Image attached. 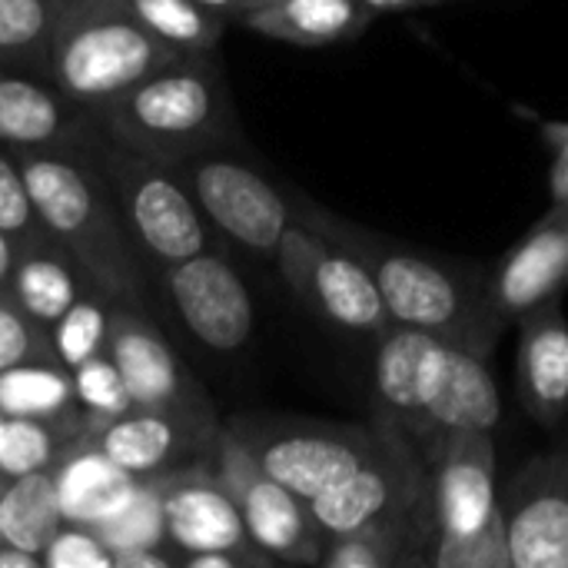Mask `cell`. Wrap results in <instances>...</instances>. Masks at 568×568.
<instances>
[{
    "label": "cell",
    "mask_w": 568,
    "mask_h": 568,
    "mask_svg": "<svg viewBox=\"0 0 568 568\" xmlns=\"http://www.w3.org/2000/svg\"><path fill=\"white\" fill-rule=\"evenodd\" d=\"M568 286V206L552 210L503 256L486 280L493 316L509 326Z\"/></svg>",
    "instance_id": "obj_19"
},
{
    "label": "cell",
    "mask_w": 568,
    "mask_h": 568,
    "mask_svg": "<svg viewBox=\"0 0 568 568\" xmlns=\"http://www.w3.org/2000/svg\"><path fill=\"white\" fill-rule=\"evenodd\" d=\"M136 20L176 53H216L226 17L213 13L200 0H126Z\"/></svg>",
    "instance_id": "obj_28"
},
{
    "label": "cell",
    "mask_w": 568,
    "mask_h": 568,
    "mask_svg": "<svg viewBox=\"0 0 568 568\" xmlns=\"http://www.w3.org/2000/svg\"><path fill=\"white\" fill-rule=\"evenodd\" d=\"M97 160L143 260L163 270L210 250L206 216L173 163L120 150L106 140L97 146Z\"/></svg>",
    "instance_id": "obj_6"
},
{
    "label": "cell",
    "mask_w": 568,
    "mask_h": 568,
    "mask_svg": "<svg viewBox=\"0 0 568 568\" xmlns=\"http://www.w3.org/2000/svg\"><path fill=\"white\" fill-rule=\"evenodd\" d=\"M97 116L106 143L163 163L226 150L236 140V110L213 53L176 57L100 106Z\"/></svg>",
    "instance_id": "obj_4"
},
{
    "label": "cell",
    "mask_w": 568,
    "mask_h": 568,
    "mask_svg": "<svg viewBox=\"0 0 568 568\" xmlns=\"http://www.w3.org/2000/svg\"><path fill=\"white\" fill-rule=\"evenodd\" d=\"M30 359H57L50 346V329L30 320L23 306L7 290H0V369Z\"/></svg>",
    "instance_id": "obj_32"
},
{
    "label": "cell",
    "mask_w": 568,
    "mask_h": 568,
    "mask_svg": "<svg viewBox=\"0 0 568 568\" xmlns=\"http://www.w3.org/2000/svg\"><path fill=\"white\" fill-rule=\"evenodd\" d=\"M73 376V396L80 413L93 423V429L106 419L123 416L126 409H133V399L126 393V383L116 369V363L110 359V353L90 356L80 366L70 369Z\"/></svg>",
    "instance_id": "obj_31"
},
{
    "label": "cell",
    "mask_w": 568,
    "mask_h": 568,
    "mask_svg": "<svg viewBox=\"0 0 568 568\" xmlns=\"http://www.w3.org/2000/svg\"><path fill=\"white\" fill-rule=\"evenodd\" d=\"M200 3L210 7L213 13L226 17V20H240V17L253 7V0H200Z\"/></svg>",
    "instance_id": "obj_41"
},
{
    "label": "cell",
    "mask_w": 568,
    "mask_h": 568,
    "mask_svg": "<svg viewBox=\"0 0 568 568\" xmlns=\"http://www.w3.org/2000/svg\"><path fill=\"white\" fill-rule=\"evenodd\" d=\"M429 476H433V496L439 516L436 552H443L476 536L499 509L493 429L449 433L436 459L429 463Z\"/></svg>",
    "instance_id": "obj_17"
},
{
    "label": "cell",
    "mask_w": 568,
    "mask_h": 568,
    "mask_svg": "<svg viewBox=\"0 0 568 568\" xmlns=\"http://www.w3.org/2000/svg\"><path fill=\"white\" fill-rule=\"evenodd\" d=\"M77 409L73 376L57 359H30L0 369V413L60 419Z\"/></svg>",
    "instance_id": "obj_26"
},
{
    "label": "cell",
    "mask_w": 568,
    "mask_h": 568,
    "mask_svg": "<svg viewBox=\"0 0 568 568\" xmlns=\"http://www.w3.org/2000/svg\"><path fill=\"white\" fill-rule=\"evenodd\" d=\"M516 568H568V453L529 459L499 493Z\"/></svg>",
    "instance_id": "obj_14"
},
{
    "label": "cell",
    "mask_w": 568,
    "mask_h": 568,
    "mask_svg": "<svg viewBox=\"0 0 568 568\" xmlns=\"http://www.w3.org/2000/svg\"><path fill=\"white\" fill-rule=\"evenodd\" d=\"M43 233L63 246L106 293L123 303L143 296V263L116 210L93 150L17 153Z\"/></svg>",
    "instance_id": "obj_3"
},
{
    "label": "cell",
    "mask_w": 568,
    "mask_h": 568,
    "mask_svg": "<svg viewBox=\"0 0 568 568\" xmlns=\"http://www.w3.org/2000/svg\"><path fill=\"white\" fill-rule=\"evenodd\" d=\"M63 526L50 469L10 476L0 486V542L27 552H43Z\"/></svg>",
    "instance_id": "obj_25"
},
{
    "label": "cell",
    "mask_w": 568,
    "mask_h": 568,
    "mask_svg": "<svg viewBox=\"0 0 568 568\" xmlns=\"http://www.w3.org/2000/svg\"><path fill=\"white\" fill-rule=\"evenodd\" d=\"M366 7H373L376 13H403V10H426L446 0H363Z\"/></svg>",
    "instance_id": "obj_40"
},
{
    "label": "cell",
    "mask_w": 568,
    "mask_h": 568,
    "mask_svg": "<svg viewBox=\"0 0 568 568\" xmlns=\"http://www.w3.org/2000/svg\"><path fill=\"white\" fill-rule=\"evenodd\" d=\"M3 419H7V416H3V413H0V429H3Z\"/></svg>",
    "instance_id": "obj_44"
},
{
    "label": "cell",
    "mask_w": 568,
    "mask_h": 568,
    "mask_svg": "<svg viewBox=\"0 0 568 568\" xmlns=\"http://www.w3.org/2000/svg\"><path fill=\"white\" fill-rule=\"evenodd\" d=\"M559 446H562V449H566V453H568V436H566V439H562V443H559Z\"/></svg>",
    "instance_id": "obj_43"
},
{
    "label": "cell",
    "mask_w": 568,
    "mask_h": 568,
    "mask_svg": "<svg viewBox=\"0 0 568 568\" xmlns=\"http://www.w3.org/2000/svg\"><path fill=\"white\" fill-rule=\"evenodd\" d=\"M93 286L100 283L47 233L30 243H17L7 293L43 329H50Z\"/></svg>",
    "instance_id": "obj_23"
},
{
    "label": "cell",
    "mask_w": 568,
    "mask_h": 568,
    "mask_svg": "<svg viewBox=\"0 0 568 568\" xmlns=\"http://www.w3.org/2000/svg\"><path fill=\"white\" fill-rule=\"evenodd\" d=\"M57 503L63 523L97 529L106 516H113L133 493L136 479L123 466H116L97 443L93 433L80 436L63 449V456L50 469Z\"/></svg>",
    "instance_id": "obj_22"
},
{
    "label": "cell",
    "mask_w": 568,
    "mask_h": 568,
    "mask_svg": "<svg viewBox=\"0 0 568 568\" xmlns=\"http://www.w3.org/2000/svg\"><path fill=\"white\" fill-rule=\"evenodd\" d=\"M436 539H439L436 496L426 493L406 509L376 516L349 532L329 536L320 568L433 566Z\"/></svg>",
    "instance_id": "obj_20"
},
{
    "label": "cell",
    "mask_w": 568,
    "mask_h": 568,
    "mask_svg": "<svg viewBox=\"0 0 568 568\" xmlns=\"http://www.w3.org/2000/svg\"><path fill=\"white\" fill-rule=\"evenodd\" d=\"M106 353L116 363L133 406H163L213 416L203 389L193 383L166 336L140 313L136 303H116Z\"/></svg>",
    "instance_id": "obj_18"
},
{
    "label": "cell",
    "mask_w": 568,
    "mask_h": 568,
    "mask_svg": "<svg viewBox=\"0 0 568 568\" xmlns=\"http://www.w3.org/2000/svg\"><path fill=\"white\" fill-rule=\"evenodd\" d=\"M13 256H17V240H10V236L0 230V290H7V280H10Z\"/></svg>",
    "instance_id": "obj_42"
},
{
    "label": "cell",
    "mask_w": 568,
    "mask_h": 568,
    "mask_svg": "<svg viewBox=\"0 0 568 568\" xmlns=\"http://www.w3.org/2000/svg\"><path fill=\"white\" fill-rule=\"evenodd\" d=\"M183 568H250L246 559L233 556V552H196V556H186Z\"/></svg>",
    "instance_id": "obj_38"
},
{
    "label": "cell",
    "mask_w": 568,
    "mask_h": 568,
    "mask_svg": "<svg viewBox=\"0 0 568 568\" xmlns=\"http://www.w3.org/2000/svg\"><path fill=\"white\" fill-rule=\"evenodd\" d=\"M100 539L113 556L133 549H170L166 542V499H163V473L140 476L130 499L97 526Z\"/></svg>",
    "instance_id": "obj_29"
},
{
    "label": "cell",
    "mask_w": 568,
    "mask_h": 568,
    "mask_svg": "<svg viewBox=\"0 0 568 568\" xmlns=\"http://www.w3.org/2000/svg\"><path fill=\"white\" fill-rule=\"evenodd\" d=\"M256 3H263V0H253V7H256ZM253 7H250V10H253Z\"/></svg>",
    "instance_id": "obj_45"
},
{
    "label": "cell",
    "mask_w": 568,
    "mask_h": 568,
    "mask_svg": "<svg viewBox=\"0 0 568 568\" xmlns=\"http://www.w3.org/2000/svg\"><path fill=\"white\" fill-rule=\"evenodd\" d=\"M369 419L379 429V443L373 456L363 466H356L346 479L310 499V509L323 526L326 539L349 532L376 516L406 509L426 493H433L429 466L423 463L419 449L403 436V429L383 416H369Z\"/></svg>",
    "instance_id": "obj_11"
},
{
    "label": "cell",
    "mask_w": 568,
    "mask_h": 568,
    "mask_svg": "<svg viewBox=\"0 0 568 568\" xmlns=\"http://www.w3.org/2000/svg\"><path fill=\"white\" fill-rule=\"evenodd\" d=\"M213 469L220 483L230 489L253 542L276 562L293 566H320L326 549V532L316 523L306 499H300L293 489H286L280 479H273L253 449L233 433V426H223L213 449Z\"/></svg>",
    "instance_id": "obj_8"
},
{
    "label": "cell",
    "mask_w": 568,
    "mask_h": 568,
    "mask_svg": "<svg viewBox=\"0 0 568 568\" xmlns=\"http://www.w3.org/2000/svg\"><path fill=\"white\" fill-rule=\"evenodd\" d=\"M0 568H43V559L37 552L17 549L10 542H0Z\"/></svg>",
    "instance_id": "obj_39"
},
{
    "label": "cell",
    "mask_w": 568,
    "mask_h": 568,
    "mask_svg": "<svg viewBox=\"0 0 568 568\" xmlns=\"http://www.w3.org/2000/svg\"><path fill=\"white\" fill-rule=\"evenodd\" d=\"M173 166L186 180L206 223L243 250L276 260L280 240L293 223L290 196L253 166L226 156V150H206Z\"/></svg>",
    "instance_id": "obj_10"
},
{
    "label": "cell",
    "mask_w": 568,
    "mask_h": 568,
    "mask_svg": "<svg viewBox=\"0 0 568 568\" xmlns=\"http://www.w3.org/2000/svg\"><path fill=\"white\" fill-rule=\"evenodd\" d=\"M67 0H0V67L47 73Z\"/></svg>",
    "instance_id": "obj_27"
},
{
    "label": "cell",
    "mask_w": 568,
    "mask_h": 568,
    "mask_svg": "<svg viewBox=\"0 0 568 568\" xmlns=\"http://www.w3.org/2000/svg\"><path fill=\"white\" fill-rule=\"evenodd\" d=\"M216 416L133 406L93 429V443L133 476H160L196 459H210L220 436Z\"/></svg>",
    "instance_id": "obj_16"
},
{
    "label": "cell",
    "mask_w": 568,
    "mask_h": 568,
    "mask_svg": "<svg viewBox=\"0 0 568 568\" xmlns=\"http://www.w3.org/2000/svg\"><path fill=\"white\" fill-rule=\"evenodd\" d=\"M0 486H3V473H0Z\"/></svg>",
    "instance_id": "obj_46"
},
{
    "label": "cell",
    "mask_w": 568,
    "mask_h": 568,
    "mask_svg": "<svg viewBox=\"0 0 568 568\" xmlns=\"http://www.w3.org/2000/svg\"><path fill=\"white\" fill-rule=\"evenodd\" d=\"M516 383L526 413L546 426L559 429L568 416V320L562 296L529 310L519 320V359Z\"/></svg>",
    "instance_id": "obj_21"
},
{
    "label": "cell",
    "mask_w": 568,
    "mask_h": 568,
    "mask_svg": "<svg viewBox=\"0 0 568 568\" xmlns=\"http://www.w3.org/2000/svg\"><path fill=\"white\" fill-rule=\"evenodd\" d=\"M163 499L166 542L180 562L196 552H233L250 568L276 566V559L253 542L230 489L213 469V456L163 473Z\"/></svg>",
    "instance_id": "obj_12"
},
{
    "label": "cell",
    "mask_w": 568,
    "mask_h": 568,
    "mask_svg": "<svg viewBox=\"0 0 568 568\" xmlns=\"http://www.w3.org/2000/svg\"><path fill=\"white\" fill-rule=\"evenodd\" d=\"M176 57L183 53L153 37L126 0H67L47 77L77 103L100 110Z\"/></svg>",
    "instance_id": "obj_5"
},
{
    "label": "cell",
    "mask_w": 568,
    "mask_h": 568,
    "mask_svg": "<svg viewBox=\"0 0 568 568\" xmlns=\"http://www.w3.org/2000/svg\"><path fill=\"white\" fill-rule=\"evenodd\" d=\"M0 230L17 240V243H30L37 236H43V226L37 220L20 160L10 146L0 143Z\"/></svg>",
    "instance_id": "obj_33"
},
{
    "label": "cell",
    "mask_w": 568,
    "mask_h": 568,
    "mask_svg": "<svg viewBox=\"0 0 568 568\" xmlns=\"http://www.w3.org/2000/svg\"><path fill=\"white\" fill-rule=\"evenodd\" d=\"M436 568H516L513 566V549H509V532H506V516L503 506L489 516V523L469 536L466 542L443 549L433 556Z\"/></svg>",
    "instance_id": "obj_34"
},
{
    "label": "cell",
    "mask_w": 568,
    "mask_h": 568,
    "mask_svg": "<svg viewBox=\"0 0 568 568\" xmlns=\"http://www.w3.org/2000/svg\"><path fill=\"white\" fill-rule=\"evenodd\" d=\"M290 210L296 223L323 233L369 270L396 326L426 329L486 359L493 356L506 326L493 316L486 280L466 276L439 260L393 243L389 236L343 220L339 213L313 203L303 193L290 196Z\"/></svg>",
    "instance_id": "obj_2"
},
{
    "label": "cell",
    "mask_w": 568,
    "mask_h": 568,
    "mask_svg": "<svg viewBox=\"0 0 568 568\" xmlns=\"http://www.w3.org/2000/svg\"><path fill=\"white\" fill-rule=\"evenodd\" d=\"M373 416L389 419L429 466L456 429H496L499 389L486 356L426 329L393 326L373 343Z\"/></svg>",
    "instance_id": "obj_1"
},
{
    "label": "cell",
    "mask_w": 568,
    "mask_h": 568,
    "mask_svg": "<svg viewBox=\"0 0 568 568\" xmlns=\"http://www.w3.org/2000/svg\"><path fill=\"white\" fill-rule=\"evenodd\" d=\"M542 133V140L552 150V173H549V186H552V203L568 206V120H549L539 113L523 110Z\"/></svg>",
    "instance_id": "obj_36"
},
{
    "label": "cell",
    "mask_w": 568,
    "mask_h": 568,
    "mask_svg": "<svg viewBox=\"0 0 568 568\" xmlns=\"http://www.w3.org/2000/svg\"><path fill=\"white\" fill-rule=\"evenodd\" d=\"M376 10L363 0H263L240 17L260 37L293 47L353 43L373 23Z\"/></svg>",
    "instance_id": "obj_24"
},
{
    "label": "cell",
    "mask_w": 568,
    "mask_h": 568,
    "mask_svg": "<svg viewBox=\"0 0 568 568\" xmlns=\"http://www.w3.org/2000/svg\"><path fill=\"white\" fill-rule=\"evenodd\" d=\"M180 559L173 549H133V552H120L113 556V568H176Z\"/></svg>",
    "instance_id": "obj_37"
},
{
    "label": "cell",
    "mask_w": 568,
    "mask_h": 568,
    "mask_svg": "<svg viewBox=\"0 0 568 568\" xmlns=\"http://www.w3.org/2000/svg\"><path fill=\"white\" fill-rule=\"evenodd\" d=\"M0 143L13 153L93 150L103 130L97 110L67 97L47 73L0 67Z\"/></svg>",
    "instance_id": "obj_15"
},
{
    "label": "cell",
    "mask_w": 568,
    "mask_h": 568,
    "mask_svg": "<svg viewBox=\"0 0 568 568\" xmlns=\"http://www.w3.org/2000/svg\"><path fill=\"white\" fill-rule=\"evenodd\" d=\"M40 559L43 568H113V552L106 549L100 532L77 523H63Z\"/></svg>",
    "instance_id": "obj_35"
},
{
    "label": "cell",
    "mask_w": 568,
    "mask_h": 568,
    "mask_svg": "<svg viewBox=\"0 0 568 568\" xmlns=\"http://www.w3.org/2000/svg\"><path fill=\"white\" fill-rule=\"evenodd\" d=\"M160 273L176 316L206 349L240 353L250 343L256 329V306L243 276L223 253L203 250L183 263L163 266Z\"/></svg>",
    "instance_id": "obj_13"
},
{
    "label": "cell",
    "mask_w": 568,
    "mask_h": 568,
    "mask_svg": "<svg viewBox=\"0 0 568 568\" xmlns=\"http://www.w3.org/2000/svg\"><path fill=\"white\" fill-rule=\"evenodd\" d=\"M233 433L253 449V456L273 479H280L306 503L346 479L356 466H363L379 443V429L373 419L366 426L243 419L233 423Z\"/></svg>",
    "instance_id": "obj_9"
},
{
    "label": "cell",
    "mask_w": 568,
    "mask_h": 568,
    "mask_svg": "<svg viewBox=\"0 0 568 568\" xmlns=\"http://www.w3.org/2000/svg\"><path fill=\"white\" fill-rule=\"evenodd\" d=\"M116 296L106 293L103 286L87 290L53 326H50V346L57 363L67 369L80 366L90 356L106 353L110 346V329H113V313H116Z\"/></svg>",
    "instance_id": "obj_30"
},
{
    "label": "cell",
    "mask_w": 568,
    "mask_h": 568,
    "mask_svg": "<svg viewBox=\"0 0 568 568\" xmlns=\"http://www.w3.org/2000/svg\"><path fill=\"white\" fill-rule=\"evenodd\" d=\"M276 266L290 293L326 326L369 343L396 326L369 270L306 223H290L276 250Z\"/></svg>",
    "instance_id": "obj_7"
}]
</instances>
